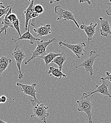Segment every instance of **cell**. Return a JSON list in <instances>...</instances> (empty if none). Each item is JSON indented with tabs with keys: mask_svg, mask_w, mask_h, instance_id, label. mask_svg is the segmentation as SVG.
Masks as SVG:
<instances>
[{
	"mask_svg": "<svg viewBox=\"0 0 111 123\" xmlns=\"http://www.w3.org/2000/svg\"><path fill=\"white\" fill-rule=\"evenodd\" d=\"M105 74H106V77H102L100 79H105V80H108L110 83H111V74L109 72H106L105 73Z\"/></svg>",
	"mask_w": 111,
	"mask_h": 123,
	"instance_id": "obj_23",
	"label": "cell"
},
{
	"mask_svg": "<svg viewBox=\"0 0 111 123\" xmlns=\"http://www.w3.org/2000/svg\"><path fill=\"white\" fill-rule=\"evenodd\" d=\"M56 41L55 37H54L50 40H48L47 41L44 42L43 40L39 39L36 41L37 46L34 51L32 53V55L30 58L27 61L25 62V64L27 65L32 60L35 59L36 57H40L41 56L45 55L47 54V48L49 45H50L53 42H55Z\"/></svg>",
	"mask_w": 111,
	"mask_h": 123,
	"instance_id": "obj_3",
	"label": "cell"
},
{
	"mask_svg": "<svg viewBox=\"0 0 111 123\" xmlns=\"http://www.w3.org/2000/svg\"><path fill=\"white\" fill-rule=\"evenodd\" d=\"M29 29H30V23L29 25L28 29L27 31L24 33L20 37H19L16 40H14V39H12V40L14 41L15 42H17L18 40H24V39H28L29 40V44L30 45H33L34 43L36 42L37 41L39 40L40 39L38 38H36V37H34L31 33L29 32Z\"/></svg>",
	"mask_w": 111,
	"mask_h": 123,
	"instance_id": "obj_13",
	"label": "cell"
},
{
	"mask_svg": "<svg viewBox=\"0 0 111 123\" xmlns=\"http://www.w3.org/2000/svg\"><path fill=\"white\" fill-rule=\"evenodd\" d=\"M1 25H3V27L0 28V34L4 32V35H6L7 32V29L9 27L14 28L13 23L8 18V14L6 15L2 21H1Z\"/></svg>",
	"mask_w": 111,
	"mask_h": 123,
	"instance_id": "obj_18",
	"label": "cell"
},
{
	"mask_svg": "<svg viewBox=\"0 0 111 123\" xmlns=\"http://www.w3.org/2000/svg\"><path fill=\"white\" fill-rule=\"evenodd\" d=\"M100 55L97 53V51H91L90 52L89 56L85 58L83 62L79 65L76 66V68H79L80 67H83L84 70L81 72L86 71V72H89L90 73V76L93 75V65L96 58L99 57Z\"/></svg>",
	"mask_w": 111,
	"mask_h": 123,
	"instance_id": "obj_5",
	"label": "cell"
},
{
	"mask_svg": "<svg viewBox=\"0 0 111 123\" xmlns=\"http://www.w3.org/2000/svg\"><path fill=\"white\" fill-rule=\"evenodd\" d=\"M55 14L58 16L57 20L63 19V21L67 22L68 21L71 20L74 22L78 28H79V25L76 20L73 14L70 11L63 9L61 5L56 6L54 8Z\"/></svg>",
	"mask_w": 111,
	"mask_h": 123,
	"instance_id": "obj_6",
	"label": "cell"
},
{
	"mask_svg": "<svg viewBox=\"0 0 111 123\" xmlns=\"http://www.w3.org/2000/svg\"><path fill=\"white\" fill-rule=\"evenodd\" d=\"M33 10L35 12L39 15L43 13L44 12V8L43 6L40 4H37L34 5Z\"/></svg>",
	"mask_w": 111,
	"mask_h": 123,
	"instance_id": "obj_20",
	"label": "cell"
},
{
	"mask_svg": "<svg viewBox=\"0 0 111 123\" xmlns=\"http://www.w3.org/2000/svg\"><path fill=\"white\" fill-rule=\"evenodd\" d=\"M48 74L50 76H53L54 77H55V81L57 79L61 80L63 78L66 77V75L64 74L59 68H56L52 66H51L49 68Z\"/></svg>",
	"mask_w": 111,
	"mask_h": 123,
	"instance_id": "obj_15",
	"label": "cell"
},
{
	"mask_svg": "<svg viewBox=\"0 0 111 123\" xmlns=\"http://www.w3.org/2000/svg\"><path fill=\"white\" fill-rule=\"evenodd\" d=\"M60 0H52V1H51V0H50V4H52L53 3V2H58V1H59Z\"/></svg>",
	"mask_w": 111,
	"mask_h": 123,
	"instance_id": "obj_28",
	"label": "cell"
},
{
	"mask_svg": "<svg viewBox=\"0 0 111 123\" xmlns=\"http://www.w3.org/2000/svg\"><path fill=\"white\" fill-rule=\"evenodd\" d=\"M99 19L100 22V35L105 37H106L108 35L111 36V27L109 20L108 19H104L102 17H99Z\"/></svg>",
	"mask_w": 111,
	"mask_h": 123,
	"instance_id": "obj_11",
	"label": "cell"
},
{
	"mask_svg": "<svg viewBox=\"0 0 111 123\" xmlns=\"http://www.w3.org/2000/svg\"><path fill=\"white\" fill-rule=\"evenodd\" d=\"M13 25L14 28L16 29V30L18 32V34H19V37H20L21 36V33H20V27H19V20L18 19V18H17L15 21H14L13 22Z\"/></svg>",
	"mask_w": 111,
	"mask_h": 123,
	"instance_id": "obj_22",
	"label": "cell"
},
{
	"mask_svg": "<svg viewBox=\"0 0 111 123\" xmlns=\"http://www.w3.org/2000/svg\"><path fill=\"white\" fill-rule=\"evenodd\" d=\"M12 62V59L8 56H1L0 58V76L7 69Z\"/></svg>",
	"mask_w": 111,
	"mask_h": 123,
	"instance_id": "obj_16",
	"label": "cell"
},
{
	"mask_svg": "<svg viewBox=\"0 0 111 123\" xmlns=\"http://www.w3.org/2000/svg\"><path fill=\"white\" fill-rule=\"evenodd\" d=\"M52 30L50 24L41 26L39 28L34 29L33 31L37 33V37H43L51 34Z\"/></svg>",
	"mask_w": 111,
	"mask_h": 123,
	"instance_id": "obj_14",
	"label": "cell"
},
{
	"mask_svg": "<svg viewBox=\"0 0 111 123\" xmlns=\"http://www.w3.org/2000/svg\"><path fill=\"white\" fill-rule=\"evenodd\" d=\"M82 24L79 26V28L85 32L88 38V42L89 43L92 40L93 37L95 34V29L97 26V23L96 22L94 24L90 23L89 25L87 26L84 24L83 21H82Z\"/></svg>",
	"mask_w": 111,
	"mask_h": 123,
	"instance_id": "obj_10",
	"label": "cell"
},
{
	"mask_svg": "<svg viewBox=\"0 0 111 123\" xmlns=\"http://www.w3.org/2000/svg\"><path fill=\"white\" fill-rule=\"evenodd\" d=\"M34 2L33 0L30 1L29 7L24 11V14L25 16V31H27L28 26L30 23V20L33 19V15L34 12L33 7H34Z\"/></svg>",
	"mask_w": 111,
	"mask_h": 123,
	"instance_id": "obj_12",
	"label": "cell"
},
{
	"mask_svg": "<svg viewBox=\"0 0 111 123\" xmlns=\"http://www.w3.org/2000/svg\"><path fill=\"white\" fill-rule=\"evenodd\" d=\"M2 103V101H1V96H0V104Z\"/></svg>",
	"mask_w": 111,
	"mask_h": 123,
	"instance_id": "obj_30",
	"label": "cell"
},
{
	"mask_svg": "<svg viewBox=\"0 0 111 123\" xmlns=\"http://www.w3.org/2000/svg\"><path fill=\"white\" fill-rule=\"evenodd\" d=\"M63 54V52L60 53H55L50 52L49 53L45 55L41 56L40 57L44 61L46 65H48L51 62H52L55 58L62 55Z\"/></svg>",
	"mask_w": 111,
	"mask_h": 123,
	"instance_id": "obj_17",
	"label": "cell"
},
{
	"mask_svg": "<svg viewBox=\"0 0 111 123\" xmlns=\"http://www.w3.org/2000/svg\"><path fill=\"white\" fill-rule=\"evenodd\" d=\"M0 8H5V6L3 5V3L2 2H1L0 1Z\"/></svg>",
	"mask_w": 111,
	"mask_h": 123,
	"instance_id": "obj_27",
	"label": "cell"
},
{
	"mask_svg": "<svg viewBox=\"0 0 111 123\" xmlns=\"http://www.w3.org/2000/svg\"><path fill=\"white\" fill-rule=\"evenodd\" d=\"M0 123H7V122H5V121H3V120H1L0 119Z\"/></svg>",
	"mask_w": 111,
	"mask_h": 123,
	"instance_id": "obj_29",
	"label": "cell"
},
{
	"mask_svg": "<svg viewBox=\"0 0 111 123\" xmlns=\"http://www.w3.org/2000/svg\"><path fill=\"white\" fill-rule=\"evenodd\" d=\"M1 101L2 103H5L6 102V101L8 100V98L4 95H2L1 96Z\"/></svg>",
	"mask_w": 111,
	"mask_h": 123,
	"instance_id": "obj_25",
	"label": "cell"
},
{
	"mask_svg": "<svg viewBox=\"0 0 111 123\" xmlns=\"http://www.w3.org/2000/svg\"><path fill=\"white\" fill-rule=\"evenodd\" d=\"M79 3H84L87 2L88 5H90L91 4V1L90 0H79Z\"/></svg>",
	"mask_w": 111,
	"mask_h": 123,
	"instance_id": "obj_26",
	"label": "cell"
},
{
	"mask_svg": "<svg viewBox=\"0 0 111 123\" xmlns=\"http://www.w3.org/2000/svg\"><path fill=\"white\" fill-rule=\"evenodd\" d=\"M66 39L64 41H60L58 43L59 47L64 46L67 47L70 49L79 59L80 58L81 56L84 55V52H86L84 49V47L86 46V44L85 42H82L77 44L73 45L66 43Z\"/></svg>",
	"mask_w": 111,
	"mask_h": 123,
	"instance_id": "obj_7",
	"label": "cell"
},
{
	"mask_svg": "<svg viewBox=\"0 0 111 123\" xmlns=\"http://www.w3.org/2000/svg\"><path fill=\"white\" fill-rule=\"evenodd\" d=\"M67 57L64 53L63 52V54L62 55L55 58L52 62L56 64L59 66V69L62 71L63 68L64 62L67 60Z\"/></svg>",
	"mask_w": 111,
	"mask_h": 123,
	"instance_id": "obj_19",
	"label": "cell"
},
{
	"mask_svg": "<svg viewBox=\"0 0 111 123\" xmlns=\"http://www.w3.org/2000/svg\"><path fill=\"white\" fill-rule=\"evenodd\" d=\"M12 6L11 5H8L5 8H0V19L2 16L4 15H7L8 12H9Z\"/></svg>",
	"mask_w": 111,
	"mask_h": 123,
	"instance_id": "obj_21",
	"label": "cell"
},
{
	"mask_svg": "<svg viewBox=\"0 0 111 123\" xmlns=\"http://www.w3.org/2000/svg\"><path fill=\"white\" fill-rule=\"evenodd\" d=\"M102 80V83L100 85H96L95 88L96 90L87 94V96L89 97L95 93H99L103 96H107L110 98H111V95L110 93V92L108 90V87L109 83H110L108 80L105 79H101Z\"/></svg>",
	"mask_w": 111,
	"mask_h": 123,
	"instance_id": "obj_9",
	"label": "cell"
},
{
	"mask_svg": "<svg viewBox=\"0 0 111 123\" xmlns=\"http://www.w3.org/2000/svg\"><path fill=\"white\" fill-rule=\"evenodd\" d=\"M16 85L21 88V91L25 95L30 96L33 97L35 101H39L36 98V90L35 87L37 83H32L31 85L23 84L19 82H17Z\"/></svg>",
	"mask_w": 111,
	"mask_h": 123,
	"instance_id": "obj_8",
	"label": "cell"
},
{
	"mask_svg": "<svg viewBox=\"0 0 111 123\" xmlns=\"http://www.w3.org/2000/svg\"><path fill=\"white\" fill-rule=\"evenodd\" d=\"M15 43L16 46L15 49L13 52L12 53V55L16 61L17 66L19 74L18 76V79L19 80H21L24 78L23 73H22L21 71V64L23 60L26 57V55L24 51V50L19 45V44L17 43V42Z\"/></svg>",
	"mask_w": 111,
	"mask_h": 123,
	"instance_id": "obj_4",
	"label": "cell"
},
{
	"mask_svg": "<svg viewBox=\"0 0 111 123\" xmlns=\"http://www.w3.org/2000/svg\"><path fill=\"white\" fill-rule=\"evenodd\" d=\"M107 5H108V8L106 10L105 12L107 15L111 16V0H110V2L107 3Z\"/></svg>",
	"mask_w": 111,
	"mask_h": 123,
	"instance_id": "obj_24",
	"label": "cell"
},
{
	"mask_svg": "<svg viewBox=\"0 0 111 123\" xmlns=\"http://www.w3.org/2000/svg\"><path fill=\"white\" fill-rule=\"evenodd\" d=\"M30 101L33 112L30 117H36L43 123H47V117L49 116L47 112L49 107L39 101H35V100L32 99L30 100Z\"/></svg>",
	"mask_w": 111,
	"mask_h": 123,
	"instance_id": "obj_2",
	"label": "cell"
},
{
	"mask_svg": "<svg viewBox=\"0 0 111 123\" xmlns=\"http://www.w3.org/2000/svg\"><path fill=\"white\" fill-rule=\"evenodd\" d=\"M93 96L94 94L89 97L87 96V93H83L79 100H77V110L79 112H85L87 114L88 123H92V110L93 104L90 100Z\"/></svg>",
	"mask_w": 111,
	"mask_h": 123,
	"instance_id": "obj_1",
	"label": "cell"
}]
</instances>
